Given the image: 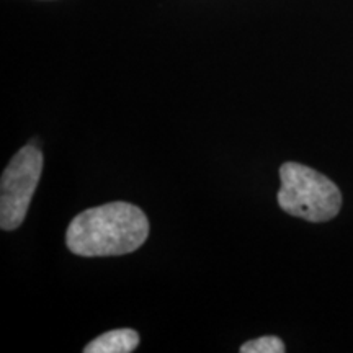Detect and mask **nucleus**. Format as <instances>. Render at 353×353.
<instances>
[{
	"label": "nucleus",
	"instance_id": "obj_1",
	"mask_svg": "<svg viewBox=\"0 0 353 353\" xmlns=\"http://www.w3.org/2000/svg\"><path fill=\"white\" fill-rule=\"evenodd\" d=\"M149 236L144 211L125 201H113L82 211L69 224L65 244L81 257H108L138 250Z\"/></svg>",
	"mask_w": 353,
	"mask_h": 353
},
{
	"label": "nucleus",
	"instance_id": "obj_2",
	"mask_svg": "<svg viewBox=\"0 0 353 353\" xmlns=\"http://www.w3.org/2000/svg\"><path fill=\"white\" fill-rule=\"evenodd\" d=\"M280 180L278 205L285 213L311 223H325L341 211V190L332 180L311 167L285 162L280 167Z\"/></svg>",
	"mask_w": 353,
	"mask_h": 353
},
{
	"label": "nucleus",
	"instance_id": "obj_3",
	"mask_svg": "<svg viewBox=\"0 0 353 353\" xmlns=\"http://www.w3.org/2000/svg\"><path fill=\"white\" fill-rule=\"evenodd\" d=\"M43 170V152L28 144L13 156L0 182V228L13 231L23 223Z\"/></svg>",
	"mask_w": 353,
	"mask_h": 353
},
{
	"label": "nucleus",
	"instance_id": "obj_4",
	"mask_svg": "<svg viewBox=\"0 0 353 353\" xmlns=\"http://www.w3.org/2000/svg\"><path fill=\"white\" fill-rule=\"evenodd\" d=\"M139 345V334L132 329H114L87 343L85 353H130Z\"/></svg>",
	"mask_w": 353,
	"mask_h": 353
},
{
	"label": "nucleus",
	"instance_id": "obj_5",
	"mask_svg": "<svg viewBox=\"0 0 353 353\" xmlns=\"http://www.w3.org/2000/svg\"><path fill=\"white\" fill-rule=\"evenodd\" d=\"M285 350L286 348L283 341L275 337V335H265V337L245 342L241 347L242 353H283Z\"/></svg>",
	"mask_w": 353,
	"mask_h": 353
}]
</instances>
